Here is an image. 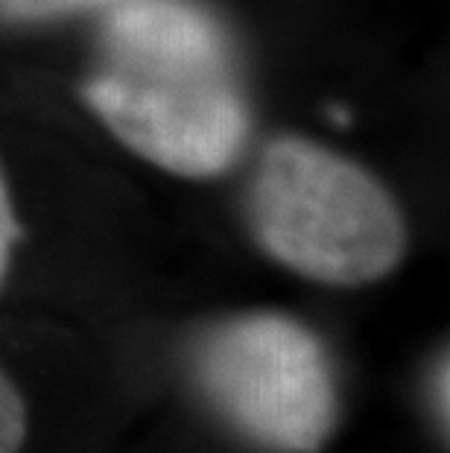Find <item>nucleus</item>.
Returning a JSON list of instances; mask_svg holds the SVG:
<instances>
[{
  "label": "nucleus",
  "instance_id": "5",
  "mask_svg": "<svg viewBox=\"0 0 450 453\" xmlns=\"http://www.w3.org/2000/svg\"><path fill=\"white\" fill-rule=\"evenodd\" d=\"M27 436V412L24 403L12 389V383L0 372V453H18Z\"/></svg>",
  "mask_w": 450,
  "mask_h": 453
},
{
  "label": "nucleus",
  "instance_id": "2",
  "mask_svg": "<svg viewBox=\"0 0 450 453\" xmlns=\"http://www.w3.org/2000/svg\"><path fill=\"white\" fill-rule=\"evenodd\" d=\"M248 223L275 260L337 287L378 281L407 249V226L380 181L304 138H278L263 150Z\"/></svg>",
  "mask_w": 450,
  "mask_h": 453
},
{
  "label": "nucleus",
  "instance_id": "4",
  "mask_svg": "<svg viewBox=\"0 0 450 453\" xmlns=\"http://www.w3.org/2000/svg\"><path fill=\"white\" fill-rule=\"evenodd\" d=\"M114 4H123V0H0V18H9V21H42V18Z\"/></svg>",
  "mask_w": 450,
  "mask_h": 453
},
{
  "label": "nucleus",
  "instance_id": "1",
  "mask_svg": "<svg viewBox=\"0 0 450 453\" xmlns=\"http://www.w3.org/2000/svg\"><path fill=\"white\" fill-rule=\"evenodd\" d=\"M82 97L129 150L179 176H217L246 143L228 38L187 0L114 4Z\"/></svg>",
  "mask_w": 450,
  "mask_h": 453
},
{
  "label": "nucleus",
  "instance_id": "7",
  "mask_svg": "<svg viewBox=\"0 0 450 453\" xmlns=\"http://www.w3.org/2000/svg\"><path fill=\"white\" fill-rule=\"evenodd\" d=\"M447 354L442 360L436 363V372H433V380H430V401H433V412H436V421L442 427V436L447 439V421H450V403H447Z\"/></svg>",
  "mask_w": 450,
  "mask_h": 453
},
{
  "label": "nucleus",
  "instance_id": "6",
  "mask_svg": "<svg viewBox=\"0 0 450 453\" xmlns=\"http://www.w3.org/2000/svg\"><path fill=\"white\" fill-rule=\"evenodd\" d=\"M15 237H18V223H15V214H12V202H9V194H6V181H4V176H0V278L6 275Z\"/></svg>",
  "mask_w": 450,
  "mask_h": 453
},
{
  "label": "nucleus",
  "instance_id": "3",
  "mask_svg": "<svg viewBox=\"0 0 450 453\" xmlns=\"http://www.w3.org/2000/svg\"><path fill=\"white\" fill-rule=\"evenodd\" d=\"M210 403L257 445L316 453L337 418V389L319 340L275 313L214 327L196 351Z\"/></svg>",
  "mask_w": 450,
  "mask_h": 453
}]
</instances>
